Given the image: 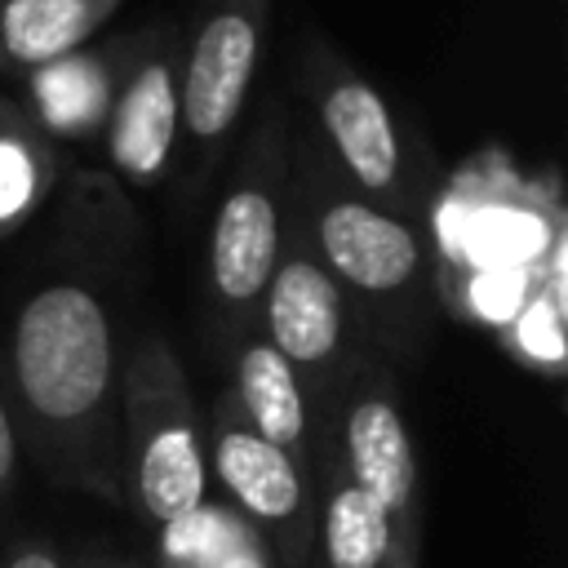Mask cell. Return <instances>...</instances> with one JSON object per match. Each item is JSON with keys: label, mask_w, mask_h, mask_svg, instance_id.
I'll list each match as a JSON object with an SVG mask.
<instances>
[{"label": "cell", "mask_w": 568, "mask_h": 568, "mask_svg": "<svg viewBox=\"0 0 568 568\" xmlns=\"http://www.w3.org/2000/svg\"><path fill=\"white\" fill-rule=\"evenodd\" d=\"M306 89L333 173L368 204L417 226V217L430 209V186L422 182V169L408 155L382 93L320 49L306 53Z\"/></svg>", "instance_id": "4"}, {"label": "cell", "mask_w": 568, "mask_h": 568, "mask_svg": "<svg viewBox=\"0 0 568 568\" xmlns=\"http://www.w3.org/2000/svg\"><path fill=\"white\" fill-rule=\"evenodd\" d=\"M333 462L359 484L386 515L395 546L408 564L422 555V506H417V457L399 413L390 373L377 359H355L333 390Z\"/></svg>", "instance_id": "6"}, {"label": "cell", "mask_w": 568, "mask_h": 568, "mask_svg": "<svg viewBox=\"0 0 568 568\" xmlns=\"http://www.w3.org/2000/svg\"><path fill=\"white\" fill-rule=\"evenodd\" d=\"M271 0H213V9L182 40V138L209 155L240 124L248 102Z\"/></svg>", "instance_id": "9"}, {"label": "cell", "mask_w": 568, "mask_h": 568, "mask_svg": "<svg viewBox=\"0 0 568 568\" xmlns=\"http://www.w3.org/2000/svg\"><path fill=\"white\" fill-rule=\"evenodd\" d=\"M315 510H320L315 537H320V555L328 568H417L399 555L382 506L359 484H351V475L333 462V453L324 457Z\"/></svg>", "instance_id": "14"}, {"label": "cell", "mask_w": 568, "mask_h": 568, "mask_svg": "<svg viewBox=\"0 0 568 568\" xmlns=\"http://www.w3.org/2000/svg\"><path fill=\"white\" fill-rule=\"evenodd\" d=\"M231 399L257 435H266L275 448H284L311 475V417H306L311 404H306V390H302L297 373L284 364V355L262 333H248L235 346Z\"/></svg>", "instance_id": "12"}, {"label": "cell", "mask_w": 568, "mask_h": 568, "mask_svg": "<svg viewBox=\"0 0 568 568\" xmlns=\"http://www.w3.org/2000/svg\"><path fill=\"white\" fill-rule=\"evenodd\" d=\"M204 444H209L204 453L213 462V479L231 497L240 519L253 524L262 532V541L284 564L297 568L306 559V550L315 546V488H311V475L284 448H275L266 435H257L248 426V417L235 408L231 390L213 408Z\"/></svg>", "instance_id": "8"}, {"label": "cell", "mask_w": 568, "mask_h": 568, "mask_svg": "<svg viewBox=\"0 0 568 568\" xmlns=\"http://www.w3.org/2000/svg\"><path fill=\"white\" fill-rule=\"evenodd\" d=\"M120 0H0V71L31 75L84 49Z\"/></svg>", "instance_id": "13"}, {"label": "cell", "mask_w": 568, "mask_h": 568, "mask_svg": "<svg viewBox=\"0 0 568 568\" xmlns=\"http://www.w3.org/2000/svg\"><path fill=\"white\" fill-rule=\"evenodd\" d=\"M9 417L40 466L80 493H120V346L111 306L80 275L31 288L9 328Z\"/></svg>", "instance_id": "1"}, {"label": "cell", "mask_w": 568, "mask_h": 568, "mask_svg": "<svg viewBox=\"0 0 568 568\" xmlns=\"http://www.w3.org/2000/svg\"><path fill=\"white\" fill-rule=\"evenodd\" d=\"M58 182V142L27 115V106L0 93V240L18 235L49 200Z\"/></svg>", "instance_id": "15"}, {"label": "cell", "mask_w": 568, "mask_h": 568, "mask_svg": "<svg viewBox=\"0 0 568 568\" xmlns=\"http://www.w3.org/2000/svg\"><path fill=\"white\" fill-rule=\"evenodd\" d=\"M106 160L133 186H155L182 146V36L138 40L106 111Z\"/></svg>", "instance_id": "10"}, {"label": "cell", "mask_w": 568, "mask_h": 568, "mask_svg": "<svg viewBox=\"0 0 568 568\" xmlns=\"http://www.w3.org/2000/svg\"><path fill=\"white\" fill-rule=\"evenodd\" d=\"M284 191V217L333 275L346 311L359 306V320L386 342L417 333L430 315L435 280V253L426 235L355 195L311 142H302L288 160Z\"/></svg>", "instance_id": "2"}, {"label": "cell", "mask_w": 568, "mask_h": 568, "mask_svg": "<svg viewBox=\"0 0 568 568\" xmlns=\"http://www.w3.org/2000/svg\"><path fill=\"white\" fill-rule=\"evenodd\" d=\"M13 475H18V430H13V417L0 390V497L13 488Z\"/></svg>", "instance_id": "17"}, {"label": "cell", "mask_w": 568, "mask_h": 568, "mask_svg": "<svg viewBox=\"0 0 568 568\" xmlns=\"http://www.w3.org/2000/svg\"><path fill=\"white\" fill-rule=\"evenodd\" d=\"M120 493L164 537H178L209 497L200 404L178 355L155 333L120 364Z\"/></svg>", "instance_id": "3"}, {"label": "cell", "mask_w": 568, "mask_h": 568, "mask_svg": "<svg viewBox=\"0 0 568 568\" xmlns=\"http://www.w3.org/2000/svg\"><path fill=\"white\" fill-rule=\"evenodd\" d=\"M257 320H262V337L297 373L302 390L315 399H333L346 368L355 364L351 311L333 275L320 266V257L288 217H284V244L275 271L257 302Z\"/></svg>", "instance_id": "7"}, {"label": "cell", "mask_w": 568, "mask_h": 568, "mask_svg": "<svg viewBox=\"0 0 568 568\" xmlns=\"http://www.w3.org/2000/svg\"><path fill=\"white\" fill-rule=\"evenodd\" d=\"M284 182L288 151L280 124L266 120L253 151L235 169L209 231V293L231 328L257 320V302L284 244Z\"/></svg>", "instance_id": "5"}, {"label": "cell", "mask_w": 568, "mask_h": 568, "mask_svg": "<svg viewBox=\"0 0 568 568\" xmlns=\"http://www.w3.org/2000/svg\"><path fill=\"white\" fill-rule=\"evenodd\" d=\"M138 40H111V44H84L31 75L27 84V115L58 142V138H93L106 124L111 98L129 71Z\"/></svg>", "instance_id": "11"}, {"label": "cell", "mask_w": 568, "mask_h": 568, "mask_svg": "<svg viewBox=\"0 0 568 568\" xmlns=\"http://www.w3.org/2000/svg\"><path fill=\"white\" fill-rule=\"evenodd\" d=\"M195 568H271V555H266L253 537L231 532V537H222L213 550H204V555L195 559Z\"/></svg>", "instance_id": "16"}, {"label": "cell", "mask_w": 568, "mask_h": 568, "mask_svg": "<svg viewBox=\"0 0 568 568\" xmlns=\"http://www.w3.org/2000/svg\"><path fill=\"white\" fill-rule=\"evenodd\" d=\"M4 568H62V564H58V555L49 546H22Z\"/></svg>", "instance_id": "18"}]
</instances>
